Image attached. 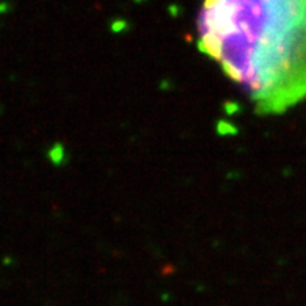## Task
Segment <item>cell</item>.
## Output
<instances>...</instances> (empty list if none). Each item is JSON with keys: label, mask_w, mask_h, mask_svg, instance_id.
I'll use <instances>...</instances> for the list:
<instances>
[{"label": "cell", "mask_w": 306, "mask_h": 306, "mask_svg": "<svg viewBox=\"0 0 306 306\" xmlns=\"http://www.w3.org/2000/svg\"><path fill=\"white\" fill-rule=\"evenodd\" d=\"M197 45L258 113L306 100V0H205Z\"/></svg>", "instance_id": "6da1fadb"}]
</instances>
